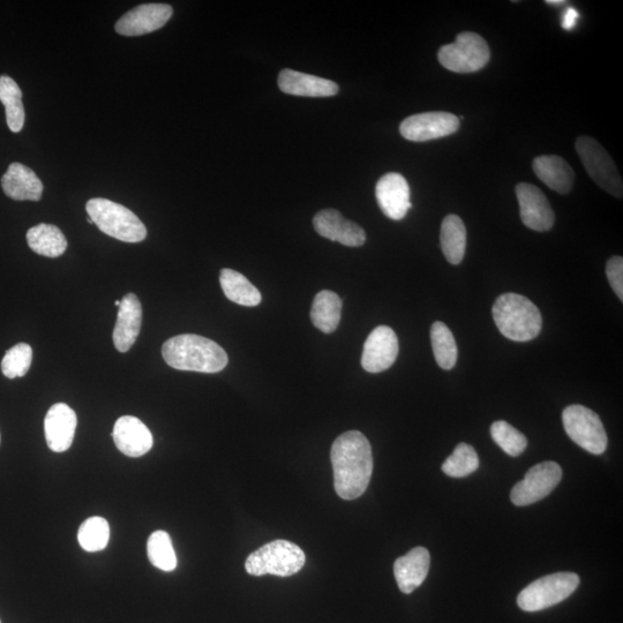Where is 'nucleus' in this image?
I'll use <instances>...</instances> for the list:
<instances>
[{
	"label": "nucleus",
	"mask_w": 623,
	"mask_h": 623,
	"mask_svg": "<svg viewBox=\"0 0 623 623\" xmlns=\"http://www.w3.org/2000/svg\"><path fill=\"white\" fill-rule=\"evenodd\" d=\"M334 486L343 500H356L366 492L373 474L370 441L359 431H349L334 441L330 452Z\"/></svg>",
	"instance_id": "f257e3e1"
},
{
	"label": "nucleus",
	"mask_w": 623,
	"mask_h": 623,
	"mask_svg": "<svg viewBox=\"0 0 623 623\" xmlns=\"http://www.w3.org/2000/svg\"><path fill=\"white\" fill-rule=\"evenodd\" d=\"M162 355L165 363L180 371L217 373L229 362L219 344L193 334L172 337L163 344Z\"/></svg>",
	"instance_id": "f03ea898"
},
{
	"label": "nucleus",
	"mask_w": 623,
	"mask_h": 623,
	"mask_svg": "<svg viewBox=\"0 0 623 623\" xmlns=\"http://www.w3.org/2000/svg\"><path fill=\"white\" fill-rule=\"evenodd\" d=\"M493 319L508 340L529 342L542 332L543 317L530 299L519 294L501 295L493 305Z\"/></svg>",
	"instance_id": "7ed1b4c3"
},
{
	"label": "nucleus",
	"mask_w": 623,
	"mask_h": 623,
	"mask_svg": "<svg viewBox=\"0 0 623 623\" xmlns=\"http://www.w3.org/2000/svg\"><path fill=\"white\" fill-rule=\"evenodd\" d=\"M87 213L105 235L125 243H140L147 237V229L129 208L108 199L95 198L86 205Z\"/></svg>",
	"instance_id": "20e7f679"
},
{
	"label": "nucleus",
	"mask_w": 623,
	"mask_h": 623,
	"mask_svg": "<svg viewBox=\"0 0 623 623\" xmlns=\"http://www.w3.org/2000/svg\"><path fill=\"white\" fill-rule=\"evenodd\" d=\"M305 553L300 547L288 540H274L246 559V572L253 576L272 574L289 577L296 575L305 566Z\"/></svg>",
	"instance_id": "39448f33"
},
{
	"label": "nucleus",
	"mask_w": 623,
	"mask_h": 623,
	"mask_svg": "<svg viewBox=\"0 0 623 623\" xmlns=\"http://www.w3.org/2000/svg\"><path fill=\"white\" fill-rule=\"evenodd\" d=\"M575 573H557L542 577L528 585L517 597V605L525 612H538L564 602L580 585Z\"/></svg>",
	"instance_id": "423d86ee"
},
{
	"label": "nucleus",
	"mask_w": 623,
	"mask_h": 623,
	"mask_svg": "<svg viewBox=\"0 0 623 623\" xmlns=\"http://www.w3.org/2000/svg\"><path fill=\"white\" fill-rule=\"evenodd\" d=\"M490 58L489 44L482 36L472 32L457 35L455 42L444 45L438 52L440 64L455 73L483 70Z\"/></svg>",
	"instance_id": "0eeeda50"
},
{
	"label": "nucleus",
	"mask_w": 623,
	"mask_h": 623,
	"mask_svg": "<svg viewBox=\"0 0 623 623\" xmlns=\"http://www.w3.org/2000/svg\"><path fill=\"white\" fill-rule=\"evenodd\" d=\"M575 148L588 175L600 189L613 195L614 198L622 199V179L617 165L606 149L596 139L587 135L577 138Z\"/></svg>",
	"instance_id": "6e6552de"
},
{
	"label": "nucleus",
	"mask_w": 623,
	"mask_h": 623,
	"mask_svg": "<svg viewBox=\"0 0 623 623\" xmlns=\"http://www.w3.org/2000/svg\"><path fill=\"white\" fill-rule=\"evenodd\" d=\"M562 423L568 437L576 445L594 455L605 453L609 439L602 420L595 411L580 404L569 405L562 412Z\"/></svg>",
	"instance_id": "1a4fd4ad"
},
{
	"label": "nucleus",
	"mask_w": 623,
	"mask_h": 623,
	"mask_svg": "<svg viewBox=\"0 0 623 623\" xmlns=\"http://www.w3.org/2000/svg\"><path fill=\"white\" fill-rule=\"evenodd\" d=\"M562 469L558 463L547 461L532 467L520 483L510 493L515 506L523 507L536 504L550 495L559 485Z\"/></svg>",
	"instance_id": "9d476101"
},
{
	"label": "nucleus",
	"mask_w": 623,
	"mask_h": 623,
	"mask_svg": "<svg viewBox=\"0 0 623 623\" xmlns=\"http://www.w3.org/2000/svg\"><path fill=\"white\" fill-rule=\"evenodd\" d=\"M460 126V118L449 112H425L405 119L400 126V133L409 141L426 142L448 137L459 131Z\"/></svg>",
	"instance_id": "9b49d317"
},
{
	"label": "nucleus",
	"mask_w": 623,
	"mask_h": 623,
	"mask_svg": "<svg viewBox=\"0 0 623 623\" xmlns=\"http://www.w3.org/2000/svg\"><path fill=\"white\" fill-rule=\"evenodd\" d=\"M521 220L525 227L538 232L550 231L555 222L552 206L542 190L535 185L521 183L516 186Z\"/></svg>",
	"instance_id": "f8f14e48"
},
{
	"label": "nucleus",
	"mask_w": 623,
	"mask_h": 623,
	"mask_svg": "<svg viewBox=\"0 0 623 623\" xmlns=\"http://www.w3.org/2000/svg\"><path fill=\"white\" fill-rule=\"evenodd\" d=\"M399 356V339L394 330L379 326L367 337L362 365L370 373L384 372L394 365Z\"/></svg>",
	"instance_id": "ddd939ff"
},
{
	"label": "nucleus",
	"mask_w": 623,
	"mask_h": 623,
	"mask_svg": "<svg viewBox=\"0 0 623 623\" xmlns=\"http://www.w3.org/2000/svg\"><path fill=\"white\" fill-rule=\"evenodd\" d=\"M172 7L167 4H145L134 7L116 22V32L124 36H141L159 30L171 19Z\"/></svg>",
	"instance_id": "4468645a"
},
{
	"label": "nucleus",
	"mask_w": 623,
	"mask_h": 623,
	"mask_svg": "<svg viewBox=\"0 0 623 623\" xmlns=\"http://www.w3.org/2000/svg\"><path fill=\"white\" fill-rule=\"evenodd\" d=\"M375 197L382 213L390 220H403L412 208L407 179L396 172H390L379 179L375 187Z\"/></svg>",
	"instance_id": "2eb2a0df"
},
{
	"label": "nucleus",
	"mask_w": 623,
	"mask_h": 623,
	"mask_svg": "<svg viewBox=\"0 0 623 623\" xmlns=\"http://www.w3.org/2000/svg\"><path fill=\"white\" fill-rule=\"evenodd\" d=\"M313 225L321 237L344 246L359 247L366 242L364 229L357 223L344 219L335 209L321 210L314 216Z\"/></svg>",
	"instance_id": "dca6fc26"
},
{
	"label": "nucleus",
	"mask_w": 623,
	"mask_h": 623,
	"mask_svg": "<svg viewBox=\"0 0 623 623\" xmlns=\"http://www.w3.org/2000/svg\"><path fill=\"white\" fill-rule=\"evenodd\" d=\"M77 425V415L69 405H52L44 420L45 439L52 452L64 453L71 448Z\"/></svg>",
	"instance_id": "f3484780"
},
{
	"label": "nucleus",
	"mask_w": 623,
	"mask_h": 623,
	"mask_svg": "<svg viewBox=\"0 0 623 623\" xmlns=\"http://www.w3.org/2000/svg\"><path fill=\"white\" fill-rule=\"evenodd\" d=\"M117 448L129 457H141L153 448L152 432L137 417H120L112 432Z\"/></svg>",
	"instance_id": "a211bd4d"
},
{
	"label": "nucleus",
	"mask_w": 623,
	"mask_h": 623,
	"mask_svg": "<svg viewBox=\"0 0 623 623\" xmlns=\"http://www.w3.org/2000/svg\"><path fill=\"white\" fill-rule=\"evenodd\" d=\"M430 565L431 555L425 547H416L395 561L394 575L403 594H412L424 583Z\"/></svg>",
	"instance_id": "6ab92c4d"
},
{
	"label": "nucleus",
	"mask_w": 623,
	"mask_h": 623,
	"mask_svg": "<svg viewBox=\"0 0 623 623\" xmlns=\"http://www.w3.org/2000/svg\"><path fill=\"white\" fill-rule=\"evenodd\" d=\"M142 325V306L134 294H127L120 300L114 343L119 352H127L137 341Z\"/></svg>",
	"instance_id": "aec40b11"
},
{
	"label": "nucleus",
	"mask_w": 623,
	"mask_h": 623,
	"mask_svg": "<svg viewBox=\"0 0 623 623\" xmlns=\"http://www.w3.org/2000/svg\"><path fill=\"white\" fill-rule=\"evenodd\" d=\"M7 197L17 201H40L43 184L35 172L21 163H12L2 178Z\"/></svg>",
	"instance_id": "412c9836"
},
{
	"label": "nucleus",
	"mask_w": 623,
	"mask_h": 623,
	"mask_svg": "<svg viewBox=\"0 0 623 623\" xmlns=\"http://www.w3.org/2000/svg\"><path fill=\"white\" fill-rule=\"evenodd\" d=\"M279 87L283 93L294 96L329 97L339 93V86L333 81L289 69L280 73Z\"/></svg>",
	"instance_id": "4be33fe9"
},
{
	"label": "nucleus",
	"mask_w": 623,
	"mask_h": 623,
	"mask_svg": "<svg viewBox=\"0 0 623 623\" xmlns=\"http://www.w3.org/2000/svg\"><path fill=\"white\" fill-rule=\"evenodd\" d=\"M536 176L559 194H568L573 190L575 172L568 162L558 155L538 156L532 163Z\"/></svg>",
	"instance_id": "5701e85b"
},
{
	"label": "nucleus",
	"mask_w": 623,
	"mask_h": 623,
	"mask_svg": "<svg viewBox=\"0 0 623 623\" xmlns=\"http://www.w3.org/2000/svg\"><path fill=\"white\" fill-rule=\"evenodd\" d=\"M440 242L449 264L460 265L467 250V228L460 216L445 217L441 224Z\"/></svg>",
	"instance_id": "b1692460"
},
{
	"label": "nucleus",
	"mask_w": 623,
	"mask_h": 623,
	"mask_svg": "<svg viewBox=\"0 0 623 623\" xmlns=\"http://www.w3.org/2000/svg\"><path fill=\"white\" fill-rule=\"evenodd\" d=\"M27 242L35 253L48 258H58L67 249V240L56 225L39 224L27 232Z\"/></svg>",
	"instance_id": "393cba45"
},
{
	"label": "nucleus",
	"mask_w": 623,
	"mask_h": 623,
	"mask_svg": "<svg viewBox=\"0 0 623 623\" xmlns=\"http://www.w3.org/2000/svg\"><path fill=\"white\" fill-rule=\"evenodd\" d=\"M342 300L333 291H320L314 298L311 310L313 325L322 333L332 334L340 325Z\"/></svg>",
	"instance_id": "a878e982"
},
{
	"label": "nucleus",
	"mask_w": 623,
	"mask_h": 623,
	"mask_svg": "<svg viewBox=\"0 0 623 623\" xmlns=\"http://www.w3.org/2000/svg\"><path fill=\"white\" fill-rule=\"evenodd\" d=\"M220 283L225 297L243 306H258L261 303L260 291L243 274L229 268L221 270Z\"/></svg>",
	"instance_id": "bb28decb"
},
{
	"label": "nucleus",
	"mask_w": 623,
	"mask_h": 623,
	"mask_svg": "<svg viewBox=\"0 0 623 623\" xmlns=\"http://www.w3.org/2000/svg\"><path fill=\"white\" fill-rule=\"evenodd\" d=\"M0 102L4 104L9 129L19 133L24 129L26 118L22 92L17 82L7 75L0 77Z\"/></svg>",
	"instance_id": "cd10ccee"
},
{
	"label": "nucleus",
	"mask_w": 623,
	"mask_h": 623,
	"mask_svg": "<svg viewBox=\"0 0 623 623\" xmlns=\"http://www.w3.org/2000/svg\"><path fill=\"white\" fill-rule=\"evenodd\" d=\"M431 342L435 360L441 369L446 371L454 369L459 350L452 330L444 322L437 321L432 325Z\"/></svg>",
	"instance_id": "c85d7f7f"
},
{
	"label": "nucleus",
	"mask_w": 623,
	"mask_h": 623,
	"mask_svg": "<svg viewBox=\"0 0 623 623\" xmlns=\"http://www.w3.org/2000/svg\"><path fill=\"white\" fill-rule=\"evenodd\" d=\"M147 553L150 564L163 570V572H172L176 569L177 557L167 532L155 531L154 534L150 535Z\"/></svg>",
	"instance_id": "c756f323"
},
{
	"label": "nucleus",
	"mask_w": 623,
	"mask_h": 623,
	"mask_svg": "<svg viewBox=\"0 0 623 623\" xmlns=\"http://www.w3.org/2000/svg\"><path fill=\"white\" fill-rule=\"evenodd\" d=\"M110 528L102 517H90L81 524L78 532L79 544L87 552H99L108 546Z\"/></svg>",
	"instance_id": "7c9ffc66"
},
{
	"label": "nucleus",
	"mask_w": 623,
	"mask_h": 623,
	"mask_svg": "<svg viewBox=\"0 0 623 623\" xmlns=\"http://www.w3.org/2000/svg\"><path fill=\"white\" fill-rule=\"evenodd\" d=\"M479 468V457L474 447L461 442L442 464V471L452 478H464L474 474Z\"/></svg>",
	"instance_id": "2f4dec72"
},
{
	"label": "nucleus",
	"mask_w": 623,
	"mask_h": 623,
	"mask_svg": "<svg viewBox=\"0 0 623 623\" xmlns=\"http://www.w3.org/2000/svg\"><path fill=\"white\" fill-rule=\"evenodd\" d=\"M491 435L495 444L512 457L520 456L528 447L527 437L505 420L493 423Z\"/></svg>",
	"instance_id": "473e14b6"
},
{
	"label": "nucleus",
	"mask_w": 623,
	"mask_h": 623,
	"mask_svg": "<svg viewBox=\"0 0 623 623\" xmlns=\"http://www.w3.org/2000/svg\"><path fill=\"white\" fill-rule=\"evenodd\" d=\"M32 362V347L27 343H19L6 352L2 360V372L9 379L25 377Z\"/></svg>",
	"instance_id": "72a5a7b5"
},
{
	"label": "nucleus",
	"mask_w": 623,
	"mask_h": 623,
	"mask_svg": "<svg viewBox=\"0 0 623 623\" xmlns=\"http://www.w3.org/2000/svg\"><path fill=\"white\" fill-rule=\"evenodd\" d=\"M606 276L609 280L615 295L623 300V259L619 255H615L606 265Z\"/></svg>",
	"instance_id": "f704fd0d"
},
{
	"label": "nucleus",
	"mask_w": 623,
	"mask_h": 623,
	"mask_svg": "<svg viewBox=\"0 0 623 623\" xmlns=\"http://www.w3.org/2000/svg\"><path fill=\"white\" fill-rule=\"evenodd\" d=\"M580 15L577 13L573 7H569L565 12L564 18H562V28L566 30L573 29L576 24V20L579 19Z\"/></svg>",
	"instance_id": "c9c22d12"
},
{
	"label": "nucleus",
	"mask_w": 623,
	"mask_h": 623,
	"mask_svg": "<svg viewBox=\"0 0 623 623\" xmlns=\"http://www.w3.org/2000/svg\"><path fill=\"white\" fill-rule=\"evenodd\" d=\"M566 0H547L546 4L549 5H562V4H566Z\"/></svg>",
	"instance_id": "e433bc0d"
},
{
	"label": "nucleus",
	"mask_w": 623,
	"mask_h": 623,
	"mask_svg": "<svg viewBox=\"0 0 623 623\" xmlns=\"http://www.w3.org/2000/svg\"><path fill=\"white\" fill-rule=\"evenodd\" d=\"M116 306H120V300H117V302L115 303Z\"/></svg>",
	"instance_id": "4c0bfd02"
},
{
	"label": "nucleus",
	"mask_w": 623,
	"mask_h": 623,
	"mask_svg": "<svg viewBox=\"0 0 623 623\" xmlns=\"http://www.w3.org/2000/svg\"><path fill=\"white\" fill-rule=\"evenodd\" d=\"M0 439H2V437H0Z\"/></svg>",
	"instance_id": "58836bf2"
},
{
	"label": "nucleus",
	"mask_w": 623,
	"mask_h": 623,
	"mask_svg": "<svg viewBox=\"0 0 623 623\" xmlns=\"http://www.w3.org/2000/svg\"><path fill=\"white\" fill-rule=\"evenodd\" d=\"M0 623H2V622H0Z\"/></svg>",
	"instance_id": "ea45409f"
}]
</instances>
